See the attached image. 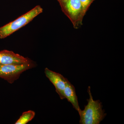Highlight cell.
Returning a JSON list of instances; mask_svg holds the SVG:
<instances>
[{
	"label": "cell",
	"instance_id": "6da1fadb",
	"mask_svg": "<svg viewBox=\"0 0 124 124\" xmlns=\"http://www.w3.org/2000/svg\"><path fill=\"white\" fill-rule=\"evenodd\" d=\"M88 93L89 99H87L88 104L85 106L84 109L81 110L79 113L80 116V124H99L107 115L102 109V103L99 100H94L89 86Z\"/></svg>",
	"mask_w": 124,
	"mask_h": 124
},
{
	"label": "cell",
	"instance_id": "7a4b0ae2",
	"mask_svg": "<svg viewBox=\"0 0 124 124\" xmlns=\"http://www.w3.org/2000/svg\"><path fill=\"white\" fill-rule=\"evenodd\" d=\"M43 10V9L40 6H37L13 22L0 27V39L6 38L26 26L34 18L42 13Z\"/></svg>",
	"mask_w": 124,
	"mask_h": 124
},
{
	"label": "cell",
	"instance_id": "3957f363",
	"mask_svg": "<svg viewBox=\"0 0 124 124\" xmlns=\"http://www.w3.org/2000/svg\"><path fill=\"white\" fill-rule=\"evenodd\" d=\"M62 11L77 29L82 24V19L85 15L80 0H63L59 1Z\"/></svg>",
	"mask_w": 124,
	"mask_h": 124
},
{
	"label": "cell",
	"instance_id": "277c9868",
	"mask_svg": "<svg viewBox=\"0 0 124 124\" xmlns=\"http://www.w3.org/2000/svg\"><path fill=\"white\" fill-rule=\"evenodd\" d=\"M35 65L33 62L22 64L0 65V78L13 84L18 79L22 73L32 68Z\"/></svg>",
	"mask_w": 124,
	"mask_h": 124
},
{
	"label": "cell",
	"instance_id": "5b68a950",
	"mask_svg": "<svg viewBox=\"0 0 124 124\" xmlns=\"http://www.w3.org/2000/svg\"><path fill=\"white\" fill-rule=\"evenodd\" d=\"M45 73L46 77L53 84L55 88V91L58 93L61 99H65L63 95V91L66 86L67 80L60 73L51 70L48 68H46Z\"/></svg>",
	"mask_w": 124,
	"mask_h": 124
},
{
	"label": "cell",
	"instance_id": "8992f818",
	"mask_svg": "<svg viewBox=\"0 0 124 124\" xmlns=\"http://www.w3.org/2000/svg\"><path fill=\"white\" fill-rule=\"evenodd\" d=\"M32 62L31 59L13 51L3 50L0 51V65L10 64H22Z\"/></svg>",
	"mask_w": 124,
	"mask_h": 124
},
{
	"label": "cell",
	"instance_id": "52a82bcc",
	"mask_svg": "<svg viewBox=\"0 0 124 124\" xmlns=\"http://www.w3.org/2000/svg\"><path fill=\"white\" fill-rule=\"evenodd\" d=\"M63 95L65 99H67L68 101L72 104L73 108L78 112V113H79L81 110L79 106L75 89L68 79L67 80L66 87L63 91Z\"/></svg>",
	"mask_w": 124,
	"mask_h": 124
},
{
	"label": "cell",
	"instance_id": "ba28073f",
	"mask_svg": "<svg viewBox=\"0 0 124 124\" xmlns=\"http://www.w3.org/2000/svg\"><path fill=\"white\" fill-rule=\"evenodd\" d=\"M35 116L34 111L29 110L24 112L22 114L15 124H26L33 119Z\"/></svg>",
	"mask_w": 124,
	"mask_h": 124
},
{
	"label": "cell",
	"instance_id": "9c48e42d",
	"mask_svg": "<svg viewBox=\"0 0 124 124\" xmlns=\"http://www.w3.org/2000/svg\"><path fill=\"white\" fill-rule=\"evenodd\" d=\"M94 0H80L85 13H86L91 4Z\"/></svg>",
	"mask_w": 124,
	"mask_h": 124
},
{
	"label": "cell",
	"instance_id": "30bf717a",
	"mask_svg": "<svg viewBox=\"0 0 124 124\" xmlns=\"http://www.w3.org/2000/svg\"><path fill=\"white\" fill-rule=\"evenodd\" d=\"M58 1H60L63 0H57Z\"/></svg>",
	"mask_w": 124,
	"mask_h": 124
}]
</instances>
